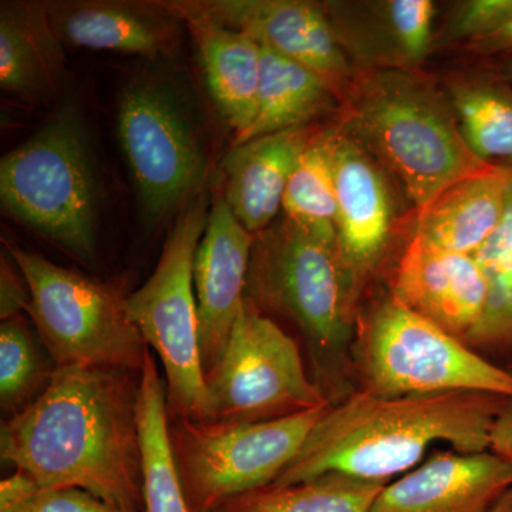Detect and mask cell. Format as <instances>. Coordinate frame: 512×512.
<instances>
[{"instance_id":"cell-2","label":"cell","mask_w":512,"mask_h":512,"mask_svg":"<svg viewBox=\"0 0 512 512\" xmlns=\"http://www.w3.org/2000/svg\"><path fill=\"white\" fill-rule=\"evenodd\" d=\"M508 399L468 390L397 399L353 393L326 407L272 484L302 483L326 473L389 483L420 463L434 443L463 454L490 451L491 430Z\"/></svg>"},{"instance_id":"cell-3","label":"cell","mask_w":512,"mask_h":512,"mask_svg":"<svg viewBox=\"0 0 512 512\" xmlns=\"http://www.w3.org/2000/svg\"><path fill=\"white\" fill-rule=\"evenodd\" d=\"M245 299L295 330L306 369L330 406L355 392L350 349L360 301L338 244L284 217L255 235Z\"/></svg>"},{"instance_id":"cell-13","label":"cell","mask_w":512,"mask_h":512,"mask_svg":"<svg viewBox=\"0 0 512 512\" xmlns=\"http://www.w3.org/2000/svg\"><path fill=\"white\" fill-rule=\"evenodd\" d=\"M338 202V248L360 301L392 269L394 201L389 174L342 128H329Z\"/></svg>"},{"instance_id":"cell-35","label":"cell","mask_w":512,"mask_h":512,"mask_svg":"<svg viewBox=\"0 0 512 512\" xmlns=\"http://www.w3.org/2000/svg\"><path fill=\"white\" fill-rule=\"evenodd\" d=\"M487 512H512V487L504 491Z\"/></svg>"},{"instance_id":"cell-8","label":"cell","mask_w":512,"mask_h":512,"mask_svg":"<svg viewBox=\"0 0 512 512\" xmlns=\"http://www.w3.org/2000/svg\"><path fill=\"white\" fill-rule=\"evenodd\" d=\"M6 249L25 276L26 313L56 367L143 370L150 348L128 319L123 298L36 252Z\"/></svg>"},{"instance_id":"cell-4","label":"cell","mask_w":512,"mask_h":512,"mask_svg":"<svg viewBox=\"0 0 512 512\" xmlns=\"http://www.w3.org/2000/svg\"><path fill=\"white\" fill-rule=\"evenodd\" d=\"M339 127L382 165L417 210L480 173L447 94L406 69H360L343 94Z\"/></svg>"},{"instance_id":"cell-9","label":"cell","mask_w":512,"mask_h":512,"mask_svg":"<svg viewBox=\"0 0 512 512\" xmlns=\"http://www.w3.org/2000/svg\"><path fill=\"white\" fill-rule=\"evenodd\" d=\"M326 407L254 424L168 417L171 453L191 511L211 512L235 495L274 483Z\"/></svg>"},{"instance_id":"cell-23","label":"cell","mask_w":512,"mask_h":512,"mask_svg":"<svg viewBox=\"0 0 512 512\" xmlns=\"http://www.w3.org/2000/svg\"><path fill=\"white\" fill-rule=\"evenodd\" d=\"M262 47V46H261ZM339 94L309 67L262 47V73L254 121L234 146L292 128L311 127L339 109Z\"/></svg>"},{"instance_id":"cell-6","label":"cell","mask_w":512,"mask_h":512,"mask_svg":"<svg viewBox=\"0 0 512 512\" xmlns=\"http://www.w3.org/2000/svg\"><path fill=\"white\" fill-rule=\"evenodd\" d=\"M3 210L70 254L96 256L97 181L92 146L73 107L0 161Z\"/></svg>"},{"instance_id":"cell-7","label":"cell","mask_w":512,"mask_h":512,"mask_svg":"<svg viewBox=\"0 0 512 512\" xmlns=\"http://www.w3.org/2000/svg\"><path fill=\"white\" fill-rule=\"evenodd\" d=\"M208 214L204 195H195L185 204L165 239L153 275L124 298L128 319L163 363L170 419L211 420L194 291V259Z\"/></svg>"},{"instance_id":"cell-32","label":"cell","mask_w":512,"mask_h":512,"mask_svg":"<svg viewBox=\"0 0 512 512\" xmlns=\"http://www.w3.org/2000/svg\"><path fill=\"white\" fill-rule=\"evenodd\" d=\"M29 286L12 258L2 256L0 268V316L2 320L16 318L28 311Z\"/></svg>"},{"instance_id":"cell-10","label":"cell","mask_w":512,"mask_h":512,"mask_svg":"<svg viewBox=\"0 0 512 512\" xmlns=\"http://www.w3.org/2000/svg\"><path fill=\"white\" fill-rule=\"evenodd\" d=\"M205 384L214 423H265L329 406L296 339L248 299Z\"/></svg>"},{"instance_id":"cell-21","label":"cell","mask_w":512,"mask_h":512,"mask_svg":"<svg viewBox=\"0 0 512 512\" xmlns=\"http://www.w3.org/2000/svg\"><path fill=\"white\" fill-rule=\"evenodd\" d=\"M212 100L238 140L254 121L262 73V47L238 30L202 19H185Z\"/></svg>"},{"instance_id":"cell-34","label":"cell","mask_w":512,"mask_h":512,"mask_svg":"<svg viewBox=\"0 0 512 512\" xmlns=\"http://www.w3.org/2000/svg\"><path fill=\"white\" fill-rule=\"evenodd\" d=\"M473 52L485 56L511 55L512 53V19L491 35L476 40L468 45Z\"/></svg>"},{"instance_id":"cell-15","label":"cell","mask_w":512,"mask_h":512,"mask_svg":"<svg viewBox=\"0 0 512 512\" xmlns=\"http://www.w3.org/2000/svg\"><path fill=\"white\" fill-rule=\"evenodd\" d=\"M254 239L255 235L232 214L224 195H214L194 259L198 340L204 376L220 362L232 326L244 306Z\"/></svg>"},{"instance_id":"cell-30","label":"cell","mask_w":512,"mask_h":512,"mask_svg":"<svg viewBox=\"0 0 512 512\" xmlns=\"http://www.w3.org/2000/svg\"><path fill=\"white\" fill-rule=\"evenodd\" d=\"M0 512H121L80 488H43L16 471L0 483Z\"/></svg>"},{"instance_id":"cell-31","label":"cell","mask_w":512,"mask_h":512,"mask_svg":"<svg viewBox=\"0 0 512 512\" xmlns=\"http://www.w3.org/2000/svg\"><path fill=\"white\" fill-rule=\"evenodd\" d=\"M512 19V0H470L457 9L450 33L473 43Z\"/></svg>"},{"instance_id":"cell-26","label":"cell","mask_w":512,"mask_h":512,"mask_svg":"<svg viewBox=\"0 0 512 512\" xmlns=\"http://www.w3.org/2000/svg\"><path fill=\"white\" fill-rule=\"evenodd\" d=\"M467 146L485 164L512 168V86L504 79L457 80L447 86Z\"/></svg>"},{"instance_id":"cell-11","label":"cell","mask_w":512,"mask_h":512,"mask_svg":"<svg viewBox=\"0 0 512 512\" xmlns=\"http://www.w3.org/2000/svg\"><path fill=\"white\" fill-rule=\"evenodd\" d=\"M117 134L147 221H163L194 198L205 154L170 87L150 79L127 86L117 107Z\"/></svg>"},{"instance_id":"cell-25","label":"cell","mask_w":512,"mask_h":512,"mask_svg":"<svg viewBox=\"0 0 512 512\" xmlns=\"http://www.w3.org/2000/svg\"><path fill=\"white\" fill-rule=\"evenodd\" d=\"M387 484L326 473L302 483L255 488L211 512H369Z\"/></svg>"},{"instance_id":"cell-36","label":"cell","mask_w":512,"mask_h":512,"mask_svg":"<svg viewBox=\"0 0 512 512\" xmlns=\"http://www.w3.org/2000/svg\"><path fill=\"white\" fill-rule=\"evenodd\" d=\"M507 56V59H505L504 64V80H507L508 83L512 86V53L511 55H505Z\"/></svg>"},{"instance_id":"cell-27","label":"cell","mask_w":512,"mask_h":512,"mask_svg":"<svg viewBox=\"0 0 512 512\" xmlns=\"http://www.w3.org/2000/svg\"><path fill=\"white\" fill-rule=\"evenodd\" d=\"M473 256L487 281L488 298L466 345L497 365L500 359L512 363V168L503 220Z\"/></svg>"},{"instance_id":"cell-14","label":"cell","mask_w":512,"mask_h":512,"mask_svg":"<svg viewBox=\"0 0 512 512\" xmlns=\"http://www.w3.org/2000/svg\"><path fill=\"white\" fill-rule=\"evenodd\" d=\"M386 279L407 308L464 343L483 318L488 289L476 258L436 247L416 232Z\"/></svg>"},{"instance_id":"cell-37","label":"cell","mask_w":512,"mask_h":512,"mask_svg":"<svg viewBox=\"0 0 512 512\" xmlns=\"http://www.w3.org/2000/svg\"><path fill=\"white\" fill-rule=\"evenodd\" d=\"M508 370H510V372L512 373V363L510 366L507 367Z\"/></svg>"},{"instance_id":"cell-5","label":"cell","mask_w":512,"mask_h":512,"mask_svg":"<svg viewBox=\"0 0 512 512\" xmlns=\"http://www.w3.org/2000/svg\"><path fill=\"white\" fill-rule=\"evenodd\" d=\"M355 392L380 399L484 392L512 399V373L400 302L372 289L357 312L350 349Z\"/></svg>"},{"instance_id":"cell-12","label":"cell","mask_w":512,"mask_h":512,"mask_svg":"<svg viewBox=\"0 0 512 512\" xmlns=\"http://www.w3.org/2000/svg\"><path fill=\"white\" fill-rule=\"evenodd\" d=\"M180 20L202 19L238 30L258 45L320 74L342 99L355 77L325 6L305 0H183L160 2Z\"/></svg>"},{"instance_id":"cell-33","label":"cell","mask_w":512,"mask_h":512,"mask_svg":"<svg viewBox=\"0 0 512 512\" xmlns=\"http://www.w3.org/2000/svg\"><path fill=\"white\" fill-rule=\"evenodd\" d=\"M490 451L512 464V399L505 402L491 430Z\"/></svg>"},{"instance_id":"cell-17","label":"cell","mask_w":512,"mask_h":512,"mask_svg":"<svg viewBox=\"0 0 512 512\" xmlns=\"http://www.w3.org/2000/svg\"><path fill=\"white\" fill-rule=\"evenodd\" d=\"M343 52L365 69L416 70L433 42L431 0L325 3Z\"/></svg>"},{"instance_id":"cell-29","label":"cell","mask_w":512,"mask_h":512,"mask_svg":"<svg viewBox=\"0 0 512 512\" xmlns=\"http://www.w3.org/2000/svg\"><path fill=\"white\" fill-rule=\"evenodd\" d=\"M56 365L22 315L0 325V407L5 419L45 392Z\"/></svg>"},{"instance_id":"cell-28","label":"cell","mask_w":512,"mask_h":512,"mask_svg":"<svg viewBox=\"0 0 512 512\" xmlns=\"http://www.w3.org/2000/svg\"><path fill=\"white\" fill-rule=\"evenodd\" d=\"M284 217L312 234L338 244V202L329 130L319 131L289 178L282 201Z\"/></svg>"},{"instance_id":"cell-19","label":"cell","mask_w":512,"mask_h":512,"mask_svg":"<svg viewBox=\"0 0 512 512\" xmlns=\"http://www.w3.org/2000/svg\"><path fill=\"white\" fill-rule=\"evenodd\" d=\"M62 43L146 57L168 55L177 43V16L161 3L73 2L47 6Z\"/></svg>"},{"instance_id":"cell-18","label":"cell","mask_w":512,"mask_h":512,"mask_svg":"<svg viewBox=\"0 0 512 512\" xmlns=\"http://www.w3.org/2000/svg\"><path fill=\"white\" fill-rule=\"evenodd\" d=\"M319 131L292 128L252 138L232 147L222 161L224 198L232 214L251 234L274 224L289 178Z\"/></svg>"},{"instance_id":"cell-20","label":"cell","mask_w":512,"mask_h":512,"mask_svg":"<svg viewBox=\"0 0 512 512\" xmlns=\"http://www.w3.org/2000/svg\"><path fill=\"white\" fill-rule=\"evenodd\" d=\"M511 168L490 167L451 185L419 211L414 232L430 244L476 255L503 220Z\"/></svg>"},{"instance_id":"cell-22","label":"cell","mask_w":512,"mask_h":512,"mask_svg":"<svg viewBox=\"0 0 512 512\" xmlns=\"http://www.w3.org/2000/svg\"><path fill=\"white\" fill-rule=\"evenodd\" d=\"M62 40L47 6L3 3L0 9V86L19 99L50 96L63 74Z\"/></svg>"},{"instance_id":"cell-24","label":"cell","mask_w":512,"mask_h":512,"mask_svg":"<svg viewBox=\"0 0 512 512\" xmlns=\"http://www.w3.org/2000/svg\"><path fill=\"white\" fill-rule=\"evenodd\" d=\"M138 427L143 451L144 512H192L171 453L165 383L151 349L147 350L141 372Z\"/></svg>"},{"instance_id":"cell-1","label":"cell","mask_w":512,"mask_h":512,"mask_svg":"<svg viewBox=\"0 0 512 512\" xmlns=\"http://www.w3.org/2000/svg\"><path fill=\"white\" fill-rule=\"evenodd\" d=\"M141 372L56 367L35 402L2 420V460L40 487L80 488L121 512H144Z\"/></svg>"},{"instance_id":"cell-16","label":"cell","mask_w":512,"mask_h":512,"mask_svg":"<svg viewBox=\"0 0 512 512\" xmlns=\"http://www.w3.org/2000/svg\"><path fill=\"white\" fill-rule=\"evenodd\" d=\"M512 487V464L493 451L433 450L426 463L387 484L369 512H487Z\"/></svg>"}]
</instances>
